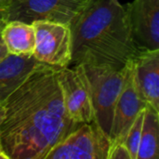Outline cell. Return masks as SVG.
<instances>
[{
  "label": "cell",
  "mask_w": 159,
  "mask_h": 159,
  "mask_svg": "<svg viewBox=\"0 0 159 159\" xmlns=\"http://www.w3.org/2000/svg\"><path fill=\"white\" fill-rule=\"evenodd\" d=\"M134 78L147 105L159 112V49L139 48L132 60Z\"/></svg>",
  "instance_id": "10"
},
{
  "label": "cell",
  "mask_w": 159,
  "mask_h": 159,
  "mask_svg": "<svg viewBox=\"0 0 159 159\" xmlns=\"http://www.w3.org/2000/svg\"><path fill=\"white\" fill-rule=\"evenodd\" d=\"M125 7L138 48L159 49V0H134Z\"/></svg>",
  "instance_id": "9"
},
{
  "label": "cell",
  "mask_w": 159,
  "mask_h": 159,
  "mask_svg": "<svg viewBox=\"0 0 159 159\" xmlns=\"http://www.w3.org/2000/svg\"><path fill=\"white\" fill-rule=\"evenodd\" d=\"M108 159H131V157L126 144L124 143H118L111 146Z\"/></svg>",
  "instance_id": "15"
},
{
  "label": "cell",
  "mask_w": 159,
  "mask_h": 159,
  "mask_svg": "<svg viewBox=\"0 0 159 159\" xmlns=\"http://www.w3.org/2000/svg\"><path fill=\"white\" fill-rule=\"evenodd\" d=\"M1 36L8 54L33 56L35 45L33 24L20 20L7 21L2 27Z\"/></svg>",
  "instance_id": "12"
},
{
  "label": "cell",
  "mask_w": 159,
  "mask_h": 159,
  "mask_svg": "<svg viewBox=\"0 0 159 159\" xmlns=\"http://www.w3.org/2000/svg\"><path fill=\"white\" fill-rule=\"evenodd\" d=\"M4 116H5L4 107H3L2 104H0V125H1V123H2V121H3V119H4ZM0 149H2V148H1V143H0Z\"/></svg>",
  "instance_id": "19"
},
{
  "label": "cell",
  "mask_w": 159,
  "mask_h": 159,
  "mask_svg": "<svg viewBox=\"0 0 159 159\" xmlns=\"http://www.w3.org/2000/svg\"><path fill=\"white\" fill-rule=\"evenodd\" d=\"M58 81L69 117L78 124L93 122V108L82 65L61 68Z\"/></svg>",
  "instance_id": "7"
},
{
  "label": "cell",
  "mask_w": 159,
  "mask_h": 159,
  "mask_svg": "<svg viewBox=\"0 0 159 159\" xmlns=\"http://www.w3.org/2000/svg\"><path fill=\"white\" fill-rule=\"evenodd\" d=\"M137 159H159V112L146 105Z\"/></svg>",
  "instance_id": "13"
},
{
  "label": "cell",
  "mask_w": 159,
  "mask_h": 159,
  "mask_svg": "<svg viewBox=\"0 0 159 159\" xmlns=\"http://www.w3.org/2000/svg\"><path fill=\"white\" fill-rule=\"evenodd\" d=\"M110 149V139L93 121L73 130L45 159H108Z\"/></svg>",
  "instance_id": "4"
},
{
  "label": "cell",
  "mask_w": 159,
  "mask_h": 159,
  "mask_svg": "<svg viewBox=\"0 0 159 159\" xmlns=\"http://www.w3.org/2000/svg\"><path fill=\"white\" fill-rule=\"evenodd\" d=\"M70 28L71 65H108L120 69L139 51L126 7L118 0H87Z\"/></svg>",
  "instance_id": "2"
},
{
  "label": "cell",
  "mask_w": 159,
  "mask_h": 159,
  "mask_svg": "<svg viewBox=\"0 0 159 159\" xmlns=\"http://www.w3.org/2000/svg\"><path fill=\"white\" fill-rule=\"evenodd\" d=\"M61 68L42 63L2 103V150L9 159H45L81 124L65 110L58 75Z\"/></svg>",
  "instance_id": "1"
},
{
  "label": "cell",
  "mask_w": 159,
  "mask_h": 159,
  "mask_svg": "<svg viewBox=\"0 0 159 159\" xmlns=\"http://www.w3.org/2000/svg\"><path fill=\"white\" fill-rule=\"evenodd\" d=\"M144 116V109L138 115L134 123L130 127L124 143L126 144L131 159H137V154L141 142V134L143 128V121Z\"/></svg>",
  "instance_id": "14"
},
{
  "label": "cell",
  "mask_w": 159,
  "mask_h": 159,
  "mask_svg": "<svg viewBox=\"0 0 159 159\" xmlns=\"http://www.w3.org/2000/svg\"><path fill=\"white\" fill-rule=\"evenodd\" d=\"M132 60L128 62L125 82L114 110L110 133L111 146L125 142L130 127L138 115L147 105L142 98L135 82Z\"/></svg>",
  "instance_id": "8"
},
{
  "label": "cell",
  "mask_w": 159,
  "mask_h": 159,
  "mask_svg": "<svg viewBox=\"0 0 159 159\" xmlns=\"http://www.w3.org/2000/svg\"><path fill=\"white\" fill-rule=\"evenodd\" d=\"M32 24L35 34L33 53L35 60L52 67H69L72 60L70 25L48 20H36Z\"/></svg>",
  "instance_id": "5"
},
{
  "label": "cell",
  "mask_w": 159,
  "mask_h": 159,
  "mask_svg": "<svg viewBox=\"0 0 159 159\" xmlns=\"http://www.w3.org/2000/svg\"><path fill=\"white\" fill-rule=\"evenodd\" d=\"M9 3L10 0H0V9H6Z\"/></svg>",
  "instance_id": "17"
},
{
  "label": "cell",
  "mask_w": 159,
  "mask_h": 159,
  "mask_svg": "<svg viewBox=\"0 0 159 159\" xmlns=\"http://www.w3.org/2000/svg\"><path fill=\"white\" fill-rule=\"evenodd\" d=\"M0 159H9L8 157L7 156V154L2 149H0Z\"/></svg>",
  "instance_id": "20"
},
{
  "label": "cell",
  "mask_w": 159,
  "mask_h": 159,
  "mask_svg": "<svg viewBox=\"0 0 159 159\" xmlns=\"http://www.w3.org/2000/svg\"><path fill=\"white\" fill-rule=\"evenodd\" d=\"M2 26H0V61L3 60L6 56L8 55V52H7V49L3 42V39H2V36H1V30H2Z\"/></svg>",
  "instance_id": "16"
},
{
  "label": "cell",
  "mask_w": 159,
  "mask_h": 159,
  "mask_svg": "<svg viewBox=\"0 0 159 159\" xmlns=\"http://www.w3.org/2000/svg\"><path fill=\"white\" fill-rule=\"evenodd\" d=\"M80 65L89 89L94 122L110 139L114 110L125 82L128 63L120 69L108 65Z\"/></svg>",
  "instance_id": "3"
},
{
  "label": "cell",
  "mask_w": 159,
  "mask_h": 159,
  "mask_svg": "<svg viewBox=\"0 0 159 159\" xmlns=\"http://www.w3.org/2000/svg\"><path fill=\"white\" fill-rule=\"evenodd\" d=\"M6 23L5 19V9H0V26L4 25Z\"/></svg>",
  "instance_id": "18"
},
{
  "label": "cell",
  "mask_w": 159,
  "mask_h": 159,
  "mask_svg": "<svg viewBox=\"0 0 159 159\" xmlns=\"http://www.w3.org/2000/svg\"><path fill=\"white\" fill-rule=\"evenodd\" d=\"M42 63L34 56L8 54L0 61V104Z\"/></svg>",
  "instance_id": "11"
},
{
  "label": "cell",
  "mask_w": 159,
  "mask_h": 159,
  "mask_svg": "<svg viewBox=\"0 0 159 159\" xmlns=\"http://www.w3.org/2000/svg\"><path fill=\"white\" fill-rule=\"evenodd\" d=\"M87 0H10L5 9L6 22L20 20L32 24L48 20L69 24L82 9Z\"/></svg>",
  "instance_id": "6"
}]
</instances>
